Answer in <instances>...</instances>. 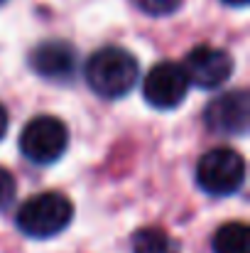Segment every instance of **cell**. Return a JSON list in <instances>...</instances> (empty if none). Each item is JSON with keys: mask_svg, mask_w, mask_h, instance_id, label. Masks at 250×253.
<instances>
[{"mask_svg": "<svg viewBox=\"0 0 250 253\" xmlns=\"http://www.w3.org/2000/svg\"><path fill=\"white\" fill-rule=\"evenodd\" d=\"M76 62H79L76 47L67 40H44L37 47H32L27 57V64L37 77L57 84H67L74 79Z\"/></svg>", "mask_w": 250, "mask_h": 253, "instance_id": "ba28073f", "label": "cell"}, {"mask_svg": "<svg viewBox=\"0 0 250 253\" xmlns=\"http://www.w3.org/2000/svg\"><path fill=\"white\" fill-rule=\"evenodd\" d=\"M250 121V96L246 88L223 91L204 108V126L216 135H246Z\"/></svg>", "mask_w": 250, "mask_h": 253, "instance_id": "8992f818", "label": "cell"}, {"mask_svg": "<svg viewBox=\"0 0 250 253\" xmlns=\"http://www.w3.org/2000/svg\"><path fill=\"white\" fill-rule=\"evenodd\" d=\"M69 148V128L57 116H35L20 133V153L32 165H54Z\"/></svg>", "mask_w": 250, "mask_h": 253, "instance_id": "3957f363", "label": "cell"}, {"mask_svg": "<svg viewBox=\"0 0 250 253\" xmlns=\"http://www.w3.org/2000/svg\"><path fill=\"white\" fill-rule=\"evenodd\" d=\"M15 194H17L15 177H12L5 168H0V211L10 209V204L15 202Z\"/></svg>", "mask_w": 250, "mask_h": 253, "instance_id": "7c38bea8", "label": "cell"}, {"mask_svg": "<svg viewBox=\"0 0 250 253\" xmlns=\"http://www.w3.org/2000/svg\"><path fill=\"white\" fill-rule=\"evenodd\" d=\"M5 2H7V0H0V5H5Z\"/></svg>", "mask_w": 250, "mask_h": 253, "instance_id": "9a60e30c", "label": "cell"}, {"mask_svg": "<svg viewBox=\"0 0 250 253\" xmlns=\"http://www.w3.org/2000/svg\"><path fill=\"white\" fill-rule=\"evenodd\" d=\"M233 57L221 49V47H211V44H196L186 52L181 69L189 79V84L199 86V88H218L223 86L231 74H233Z\"/></svg>", "mask_w": 250, "mask_h": 253, "instance_id": "5b68a950", "label": "cell"}, {"mask_svg": "<svg viewBox=\"0 0 250 253\" xmlns=\"http://www.w3.org/2000/svg\"><path fill=\"white\" fill-rule=\"evenodd\" d=\"M214 253H250V229L246 221L221 224L211 239Z\"/></svg>", "mask_w": 250, "mask_h": 253, "instance_id": "9c48e42d", "label": "cell"}, {"mask_svg": "<svg viewBox=\"0 0 250 253\" xmlns=\"http://www.w3.org/2000/svg\"><path fill=\"white\" fill-rule=\"evenodd\" d=\"M74 219V204L62 192H39L20 204L15 211V226L30 239H54Z\"/></svg>", "mask_w": 250, "mask_h": 253, "instance_id": "7a4b0ae2", "label": "cell"}, {"mask_svg": "<svg viewBox=\"0 0 250 253\" xmlns=\"http://www.w3.org/2000/svg\"><path fill=\"white\" fill-rule=\"evenodd\" d=\"M246 182V160L233 148H211L196 163V184L211 197H231Z\"/></svg>", "mask_w": 250, "mask_h": 253, "instance_id": "277c9868", "label": "cell"}, {"mask_svg": "<svg viewBox=\"0 0 250 253\" xmlns=\"http://www.w3.org/2000/svg\"><path fill=\"white\" fill-rule=\"evenodd\" d=\"M133 253H179L181 246L179 241L157 226H145L140 231H135V236L130 239Z\"/></svg>", "mask_w": 250, "mask_h": 253, "instance_id": "30bf717a", "label": "cell"}, {"mask_svg": "<svg viewBox=\"0 0 250 253\" xmlns=\"http://www.w3.org/2000/svg\"><path fill=\"white\" fill-rule=\"evenodd\" d=\"M223 5H228V7H246L250 0H221Z\"/></svg>", "mask_w": 250, "mask_h": 253, "instance_id": "5bb4252c", "label": "cell"}, {"mask_svg": "<svg viewBox=\"0 0 250 253\" xmlns=\"http://www.w3.org/2000/svg\"><path fill=\"white\" fill-rule=\"evenodd\" d=\"M7 123H10L7 111H5V106L0 103V140H2V138H5V133H7Z\"/></svg>", "mask_w": 250, "mask_h": 253, "instance_id": "4fadbf2b", "label": "cell"}, {"mask_svg": "<svg viewBox=\"0 0 250 253\" xmlns=\"http://www.w3.org/2000/svg\"><path fill=\"white\" fill-rule=\"evenodd\" d=\"M140 77V64L125 47H101L96 49L83 67V79L88 88L108 101L123 98L133 91Z\"/></svg>", "mask_w": 250, "mask_h": 253, "instance_id": "6da1fadb", "label": "cell"}, {"mask_svg": "<svg viewBox=\"0 0 250 253\" xmlns=\"http://www.w3.org/2000/svg\"><path fill=\"white\" fill-rule=\"evenodd\" d=\"M130 2L150 17H167L181 7V0H130Z\"/></svg>", "mask_w": 250, "mask_h": 253, "instance_id": "8fae6325", "label": "cell"}, {"mask_svg": "<svg viewBox=\"0 0 250 253\" xmlns=\"http://www.w3.org/2000/svg\"><path fill=\"white\" fill-rule=\"evenodd\" d=\"M189 91V79L177 62H157L145 82H143V96L145 101L157 111H174L184 103Z\"/></svg>", "mask_w": 250, "mask_h": 253, "instance_id": "52a82bcc", "label": "cell"}]
</instances>
